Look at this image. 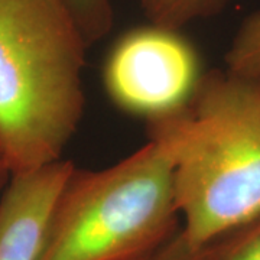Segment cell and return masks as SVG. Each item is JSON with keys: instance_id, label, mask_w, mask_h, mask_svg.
Returning <instances> with one entry per match:
<instances>
[{"instance_id": "obj_1", "label": "cell", "mask_w": 260, "mask_h": 260, "mask_svg": "<svg viewBox=\"0 0 260 260\" xmlns=\"http://www.w3.org/2000/svg\"><path fill=\"white\" fill-rule=\"evenodd\" d=\"M172 164L181 229L205 247L260 214V83L205 71L184 107L146 121Z\"/></svg>"}, {"instance_id": "obj_2", "label": "cell", "mask_w": 260, "mask_h": 260, "mask_svg": "<svg viewBox=\"0 0 260 260\" xmlns=\"http://www.w3.org/2000/svg\"><path fill=\"white\" fill-rule=\"evenodd\" d=\"M87 48L62 0H0V142L13 175L62 159L84 116Z\"/></svg>"}, {"instance_id": "obj_3", "label": "cell", "mask_w": 260, "mask_h": 260, "mask_svg": "<svg viewBox=\"0 0 260 260\" xmlns=\"http://www.w3.org/2000/svg\"><path fill=\"white\" fill-rule=\"evenodd\" d=\"M179 230L171 159L149 139L112 167L73 168L39 260H143Z\"/></svg>"}, {"instance_id": "obj_4", "label": "cell", "mask_w": 260, "mask_h": 260, "mask_svg": "<svg viewBox=\"0 0 260 260\" xmlns=\"http://www.w3.org/2000/svg\"><path fill=\"white\" fill-rule=\"evenodd\" d=\"M204 70L181 30L148 23L116 39L104 59V90L121 112L146 121L184 107Z\"/></svg>"}, {"instance_id": "obj_5", "label": "cell", "mask_w": 260, "mask_h": 260, "mask_svg": "<svg viewBox=\"0 0 260 260\" xmlns=\"http://www.w3.org/2000/svg\"><path fill=\"white\" fill-rule=\"evenodd\" d=\"M74 167L59 159L12 175L0 201V260H39L51 214Z\"/></svg>"}, {"instance_id": "obj_6", "label": "cell", "mask_w": 260, "mask_h": 260, "mask_svg": "<svg viewBox=\"0 0 260 260\" xmlns=\"http://www.w3.org/2000/svg\"><path fill=\"white\" fill-rule=\"evenodd\" d=\"M232 0H138L149 23L182 30L186 25L220 13Z\"/></svg>"}, {"instance_id": "obj_7", "label": "cell", "mask_w": 260, "mask_h": 260, "mask_svg": "<svg viewBox=\"0 0 260 260\" xmlns=\"http://www.w3.org/2000/svg\"><path fill=\"white\" fill-rule=\"evenodd\" d=\"M225 70L260 83V9L243 19L224 55Z\"/></svg>"}, {"instance_id": "obj_8", "label": "cell", "mask_w": 260, "mask_h": 260, "mask_svg": "<svg viewBox=\"0 0 260 260\" xmlns=\"http://www.w3.org/2000/svg\"><path fill=\"white\" fill-rule=\"evenodd\" d=\"M88 47L102 41L113 28L112 0H62Z\"/></svg>"}, {"instance_id": "obj_9", "label": "cell", "mask_w": 260, "mask_h": 260, "mask_svg": "<svg viewBox=\"0 0 260 260\" xmlns=\"http://www.w3.org/2000/svg\"><path fill=\"white\" fill-rule=\"evenodd\" d=\"M214 260H260V214L217 240Z\"/></svg>"}, {"instance_id": "obj_10", "label": "cell", "mask_w": 260, "mask_h": 260, "mask_svg": "<svg viewBox=\"0 0 260 260\" xmlns=\"http://www.w3.org/2000/svg\"><path fill=\"white\" fill-rule=\"evenodd\" d=\"M214 256L215 242L205 247H194L181 229L169 242L143 260H214Z\"/></svg>"}, {"instance_id": "obj_11", "label": "cell", "mask_w": 260, "mask_h": 260, "mask_svg": "<svg viewBox=\"0 0 260 260\" xmlns=\"http://www.w3.org/2000/svg\"><path fill=\"white\" fill-rule=\"evenodd\" d=\"M12 169L9 165V159L6 156V152L3 149V145L0 142V201H2V197L5 194L6 188L9 185L10 179H12Z\"/></svg>"}]
</instances>
